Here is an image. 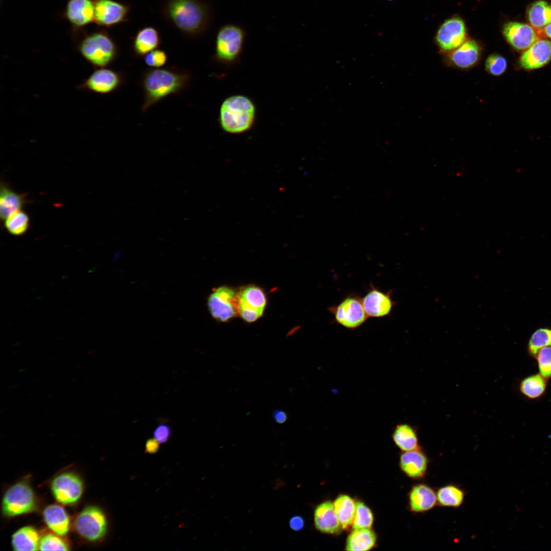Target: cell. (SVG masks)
<instances>
[{"instance_id": "obj_34", "label": "cell", "mask_w": 551, "mask_h": 551, "mask_svg": "<svg viewBox=\"0 0 551 551\" xmlns=\"http://www.w3.org/2000/svg\"><path fill=\"white\" fill-rule=\"evenodd\" d=\"M544 346H551V330L547 328L539 329L532 334L529 342V352L535 357Z\"/></svg>"}, {"instance_id": "obj_25", "label": "cell", "mask_w": 551, "mask_h": 551, "mask_svg": "<svg viewBox=\"0 0 551 551\" xmlns=\"http://www.w3.org/2000/svg\"><path fill=\"white\" fill-rule=\"evenodd\" d=\"M392 439L396 445L403 452L420 448L416 430L408 424L397 425L393 431Z\"/></svg>"}, {"instance_id": "obj_13", "label": "cell", "mask_w": 551, "mask_h": 551, "mask_svg": "<svg viewBox=\"0 0 551 551\" xmlns=\"http://www.w3.org/2000/svg\"><path fill=\"white\" fill-rule=\"evenodd\" d=\"M392 290L384 292L372 284L362 298L363 306L367 316L380 318L389 315L395 305L392 298Z\"/></svg>"}, {"instance_id": "obj_10", "label": "cell", "mask_w": 551, "mask_h": 551, "mask_svg": "<svg viewBox=\"0 0 551 551\" xmlns=\"http://www.w3.org/2000/svg\"><path fill=\"white\" fill-rule=\"evenodd\" d=\"M124 81L122 73L105 67L98 68L79 85L78 89L106 94L117 90Z\"/></svg>"}, {"instance_id": "obj_6", "label": "cell", "mask_w": 551, "mask_h": 551, "mask_svg": "<svg viewBox=\"0 0 551 551\" xmlns=\"http://www.w3.org/2000/svg\"><path fill=\"white\" fill-rule=\"evenodd\" d=\"M328 311L334 316L336 323L349 330L359 328L368 318L362 297L355 294L346 296L337 305L330 307Z\"/></svg>"}, {"instance_id": "obj_23", "label": "cell", "mask_w": 551, "mask_h": 551, "mask_svg": "<svg viewBox=\"0 0 551 551\" xmlns=\"http://www.w3.org/2000/svg\"><path fill=\"white\" fill-rule=\"evenodd\" d=\"M160 37L158 31L152 27H146L140 30L136 34L133 43L135 55L138 57L145 56L156 49L160 44Z\"/></svg>"}, {"instance_id": "obj_15", "label": "cell", "mask_w": 551, "mask_h": 551, "mask_svg": "<svg viewBox=\"0 0 551 551\" xmlns=\"http://www.w3.org/2000/svg\"><path fill=\"white\" fill-rule=\"evenodd\" d=\"M52 490L59 502L68 504L76 502L80 497L83 485L76 474L64 473L55 478L52 484Z\"/></svg>"}, {"instance_id": "obj_32", "label": "cell", "mask_w": 551, "mask_h": 551, "mask_svg": "<svg viewBox=\"0 0 551 551\" xmlns=\"http://www.w3.org/2000/svg\"><path fill=\"white\" fill-rule=\"evenodd\" d=\"M546 386V379L540 373H538L523 379L520 384V390L524 395L533 399L541 396Z\"/></svg>"}, {"instance_id": "obj_33", "label": "cell", "mask_w": 551, "mask_h": 551, "mask_svg": "<svg viewBox=\"0 0 551 551\" xmlns=\"http://www.w3.org/2000/svg\"><path fill=\"white\" fill-rule=\"evenodd\" d=\"M29 218L24 212L17 211L5 220V227L9 233L13 235L23 234L28 230Z\"/></svg>"}, {"instance_id": "obj_18", "label": "cell", "mask_w": 551, "mask_h": 551, "mask_svg": "<svg viewBox=\"0 0 551 551\" xmlns=\"http://www.w3.org/2000/svg\"><path fill=\"white\" fill-rule=\"evenodd\" d=\"M551 60V41L539 39L535 41L522 54L519 63L524 69L540 68Z\"/></svg>"}, {"instance_id": "obj_24", "label": "cell", "mask_w": 551, "mask_h": 551, "mask_svg": "<svg viewBox=\"0 0 551 551\" xmlns=\"http://www.w3.org/2000/svg\"><path fill=\"white\" fill-rule=\"evenodd\" d=\"M48 527L56 534L65 535L69 530V518L64 509L57 505L47 507L43 513Z\"/></svg>"}, {"instance_id": "obj_21", "label": "cell", "mask_w": 551, "mask_h": 551, "mask_svg": "<svg viewBox=\"0 0 551 551\" xmlns=\"http://www.w3.org/2000/svg\"><path fill=\"white\" fill-rule=\"evenodd\" d=\"M437 504L436 492L430 486L419 483L413 486L409 494V506L414 513H424Z\"/></svg>"}, {"instance_id": "obj_17", "label": "cell", "mask_w": 551, "mask_h": 551, "mask_svg": "<svg viewBox=\"0 0 551 551\" xmlns=\"http://www.w3.org/2000/svg\"><path fill=\"white\" fill-rule=\"evenodd\" d=\"M94 0H68L65 16L74 28H81L94 22Z\"/></svg>"}, {"instance_id": "obj_31", "label": "cell", "mask_w": 551, "mask_h": 551, "mask_svg": "<svg viewBox=\"0 0 551 551\" xmlns=\"http://www.w3.org/2000/svg\"><path fill=\"white\" fill-rule=\"evenodd\" d=\"M437 504L441 507L457 508L463 503L464 491L453 484L445 485L436 492Z\"/></svg>"}, {"instance_id": "obj_2", "label": "cell", "mask_w": 551, "mask_h": 551, "mask_svg": "<svg viewBox=\"0 0 551 551\" xmlns=\"http://www.w3.org/2000/svg\"><path fill=\"white\" fill-rule=\"evenodd\" d=\"M164 12L178 29L191 36L205 33L212 20L210 6L201 0H167Z\"/></svg>"}, {"instance_id": "obj_42", "label": "cell", "mask_w": 551, "mask_h": 551, "mask_svg": "<svg viewBox=\"0 0 551 551\" xmlns=\"http://www.w3.org/2000/svg\"><path fill=\"white\" fill-rule=\"evenodd\" d=\"M159 443L155 438L148 439L145 445V452L149 454L156 453L159 449Z\"/></svg>"}, {"instance_id": "obj_4", "label": "cell", "mask_w": 551, "mask_h": 551, "mask_svg": "<svg viewBox=\"0 0 551 551\" xmlns=\"http://www.w3.org/2000/svg\"><path fill=\"white\" fill-rule=\"evenodd\" d=\"M246 33L240 26L228 23L218 30L215 40L213 59L226 67H231L240 61Z\"/></svg>"}, {"instance_id": "obj_36", "label": "cell", "mask_w": 551, "mask_h": 551, "mask_svg": "<svg viewBox=\"0 0 551 551\" xmlns=\"http://www.w3.org/2000/svg\"><path fill=\"white\" fill-rule=\"evenodd\" d=\"M486 70L490 74L499 76L503 74L507 68V61L501 55L493 54L489 55L485 61Z\"/></svg>"}, {"instance_id": "obj_27", "label": "cell", "mask_w": 551, "mask_h": 551, "mask_svg": "<svg viewBox=\"0 0 551 551\" xmlns=\"http://www.w3.org/2000/svg\"><path fill=\"white\" fill-rule=\"evenodd\" d=\"M39 535L31 527H24L16 532L12 537V544L15 550H39Z\"/></svg>"}, {"instance_id": "obj_19", "label": "cell", "mask_w": 551, "mask_h": 551, "mask_svg": "<svg viewBox=\"0 0 551 551\" xmlns=\"http://www.w3.org/2000/svg\"><path fill=\"white\" fill-rule=\"evenodd\" d=\"M429 462L427 455L419 448L404 452L400 456L399 466L401 470L409 478L420 480L425 475Z\"/></svg>"}, {"instance_id": "obj_39", "label": "cell", "mask_w": 551, "mask_h": 551, "mask_svg": "<svg viewBox=\"0 0 551 551\" xmlns=\"http://www.w3.org/2000/svg\"><path fill=\"white\" fill-rule=\"evenodd\" d=\"M167 60L166 53L160 49L154 50L144 56L145 63L152 67L159 68L165 65Z\"/></svg>"}, {"instance_id": "obj_12", "label": "cell", "mask_w": 551, "mask_h": 551, "mask_svg": "<svg viewBox=\"0 0 551 551\" xmlns=\"http://www.w3.org/2000/svg\"><path fill=\"white\" fill-rule=\"evenodd\" d=\"M466 31L464 21L455 17L445 21L438 30L436 40L439 47L444 51L455 49L465 41Z\"/></svg>"}, {"instance_id": "obj_45", "label": "cell", "mask_w": 551, "mask_h": 551, "mask_svg": "<svg viewBox=\"0 0 551 551\" xmlns=\"http://www.w3.org/2000/svg\"><path fill=\"white\" fill-rule=\"evenodd\" d=\"M387 1H392V0H387Z\"/></svg>"}, {"instance_id": "obj_9", "label": "cell", "mask_w": 551, "mask_h": 551, "mask_svg": "<svg viewBox=\"0 0 551 551\" xmlns=\"http://www.w3.org/2000/svg\"><path fill=\"white\" fill-rule=\"evenodd\" d=\"M34 506V496L31 488L24 483H18L6 492L2 510L5 515L13 516L28 512Z\"/></svg>"}, {"instance_id": "obj_8", "label": "cell", "mask_w": 551, "mask_h": 551, "mask_svg": "<svg viewBox=\"0 0 551 551\" xmlns=\"http://www.w3.org/2000/svg\"><path fill=\"white\" fill-rule=\"evenodd\" d=\"M238 314L246 322H253L263 315L267 303L264 290L259 286L248 285L237 293Z\"/></svg>"}, {"instance_id": "obj_44", "label": "cell", "mask_w": 551, "mask_h": 551, "mask_svg": "<svg viewBox=\"0 0 551 551\" xmlns=\"http://www.w3.org/2000/svg\"><path fill=\"white\" fill-rule=\"evenodd\" d=\"M544 34L551 39V22L544 28Z\"/></svg>"}, {"instance_id": "obj_16", "label": "cell", "mask_w": 551, "mask_h": 551, "mask_svg": "<svg viewBox=\"0 0 551 551\" xmlns=\"http://www.w3.org/2000/svg\"><path fill=\"white\" fill-rule=\"evenodd\" d=\"M503 32L509 43L517 50L527 49L538 40L533 27L524 23L509 22L504 26Z\"/></svg>"}, {"instance_id": "obj_37", "label": "cell", "mask_w": 551, "mask_h": 551, "mask_svg": "<svg viewBox=\"0 0 551 551\" xmlns=\"http://www.w3.org/2000/svg\"><path fill=\"white\" fill-rule=\"evenodd\" d=\"M536 357L540 373L546 380L551 377V346H544L537 352Z\"/></svg>"}, {"instance_id": "obj_28", "label": "cell", "mask_w": 551, "mask_h": 551, "mask_svg": "<svg viewBox=\"0 0 551 551\" xmlns=\"http://www.w3.org/2000/svg\"><path fill=\"white\" fill-rule=\"evenodd\" d=\"M527 17L533 27L544 28L551 22V5L543 0L534 2L528 9Z\"/></svg>"}, {"instance_id": "obj_1", "label": "cell", "mask_w": 551, "mask_h": 551, "mask_svg": "<svg viewBox=\"0 0 551 551\" xmlns=\"http://www.w3.org/2000/svg\"><path fill=\"white\" fill-rule=\"evenodd\" d=\"M191 81L190 72L174 67L145 70L141 80L144 97L141 111L146 112L163 98L183 92L189 87Z\"/></svg>"}, {"instance_id": "obj_7", "label": "cell", "mask_w": 551, "mask_h": 551, "mask_svg": "<svg viewBox=\"0 0 551 551\" xmlns=\"http://www.w3.org/2000/svg\"><path fill=\"white\" fill-rule=\"evenodd\" d=\"M237 293L232 287L222 286L210 294L208 307L214 318L226 322L238 314Z\"/></svg>"}, {"instance_id": "obj_30", "label": "cell", "mask_w": 551, "mask_h": 551, "mask_svg": "<svg viewBox=\"0 0 551 551\" xmlns=\"http://www.w3.org/2000/svg\"><path fill=\"white\" fill-rule=\"evenodd\" d=\"M24 203L23 196L9 188L2 186L0 194V216L5 220L14 212L20 210Z\"/></svg>"}, {"instance_id": "obj_22", "label": "cell", "mask_w": 551, "mask_h": 551, "mask_svg": "<svg viewBox=\"0 0 551 551\" xmlns=\"http://www.w3.org/2000/svg\"><path fill=\"white\" fill-rule=\"evenodd\" d=\"M314 523L320 532L328 534L338 532L341 528L334 505L330 501L319 504L314 511Z\"/></svg>"}, {"instance_id": "obj_11", "label": "cell", "mask_w": 551, "mask_h": 551, "mask_svg": "<svg viewBox=\"0 0 551 551\" xmlns=\"http://www.w3.org/2000/svg\"><path fill=\"white\" fill-rule=\"evenodd\" d=\"M74 525L78 532L89 540L102 538L107 530L104 514L100 509L94 506L85 508L76 518Z\"/></svg>"}, {"instance_id": "obj_43", "label": "cell", "mask_w": 551, "mask_h": 551, "mask_svg": "<svg viewBox=\"0 0 551 551\" xmlns=\"http://www.w3.org/2000/svg\"><path fill=\"white\" fill-rule=\"evenodd\" d=\"M304 520L299 516H295L290 520V527L294 530L298 531L304 527Z\"/></svg>"}, {"instance_id": "obj_14", "label": "cell", "mask_w": 551, "mask_h": 551, "mask_svg": "<svg viewBox=\"0 0 551 551\" xmlns=\"http://www.w3.org/2000/svg\"><path fill=\"white\" fill-rule=\"evenodd\" d=\"M94 22L110 28L126 21L129 7L114 0H94Z\"/></svg>"}, {"instance_id": "obj_29", "label": "cell", "mask_w": 551, "mask_h": 551, "mask_svg": "<svg viewBox=\"0 0 551 551\" xmlns=\"http://www.w3.org/2000/svg\"><path fill=\"white\" fill-rule=\"evenodd\" d=\"M335 512L343 529L353 524L356 510L354 500L347 495H340L333 504Z\"/></svg>"}, {"instance_id": "obj_35", "label": "cell", "mask_w": 551, "mask_h": 551, "mask_svg": "<svg viewBox=\"0 0 551 551\" xmlns=\"http://www.w3.org/2000/svg\"><path fill=\"white\" fill-rule=\"evenodd\" d=\"M373 521V516L370 509L363 503L358 502L356 504V510L352 524L354 530L370 529Z\"/></svg>"}, {"instance_id": "obj_5", "label": "cell", "mask_w": 551, "mask_h": 551, "mask_svg": "<svg viewBox=\"0 0 551 551\" xmlns=\"http://www.w3.org/2000/svg\"><path fill=\"white\" fill-rule=\"evenodd\" d=\"M83 58L95 68H104L112 64L118 54V48L113 39L104 31L86 36L78 45Z\"/></svg>"}, {"instance_id": "obj_38", "label": "cell", "mask_w": 551, "mask_h": 551, "mask_svg": "<svg viewBox=\"0 0 551 551\" xmlns=\"http://www.w3.org/2000/svg\"><path fill=\"white\" fill-rule=\"evenodd\" d=\"M39 550H68L69 548L64 541L59 537L53 534H47L40 541Z\"/></svg>"}, {"instance_id": "obj_40", "label": "cell", "mask_w": 551, "mask_h": 551, "mask_svg": "<svg viewBox=\"0 0 551 551\" xmlns=\"http://www.w3.org/2000/svg\"><path fill=\"white\" fill-rule=\"evenodd\" d=\"M170 435V428L168 425L164 424L159 425L154 432V438L156 439L160 443L167 442Z\"/></svg>"}, {"instance_id": "obj_20", "label": "cell", "mask_w": 551, "mask_h": 551, "mask_svg": "<svg viewBox=\"0 0 551 551\" xmlns=\"http://www.w3.org/2000/svg\"><path fill=\"white\" fill-rule=\"evenodd\" d=\"M481 48L473 40L464 42L454 49L448 56L449 63L453 66L462 69L471 68L479 61Z\"/></svg>"}, {"instance_id": "obj_41", "label": "cell", "mask_w": 551, "mask_h": 551, "mask_svg": "<svg viewBox=\"0 0 551 551\" xmlns=\"http://www.w3.org/2000/svg\"><path fill=\"white\" fill-rule=\"evenodd\" d=\"M273 420L277 423L282 424L285 423L288 419L287 413L281 409H276L272 412Z\"/></svg>"}, {"instance_id": "obj_3", "label": "cell", "mask_w": 551, "mask_h": 551, "mask_svg": "<svg viewBox=\"0 0 551 551\" xmlns=\"http://www.w3.org/2000/svg\"><path fill=\"white\" fill-rule=\"evenodd\" d=\"M257 118V108L253 101L245 95H231L221 103L219 123L221 129L231 134H240L249 131Z\"/></svg>"}, {"instance_id": "obj_26", "label": "cell", "mask_w": 551, "mask_h": 551, "mask_svg": "<svg viewBox=\"0 0 551 551\" xmlns=\"http://www.w3.org/2000/svg\"><path fill=\"white\" fill-rule=\"evenodd\" d=\"M376 535L370 529L354 530L347 537L346 550L364 551L371 549L376 542Z\"/></svg>"}]
</instances>
